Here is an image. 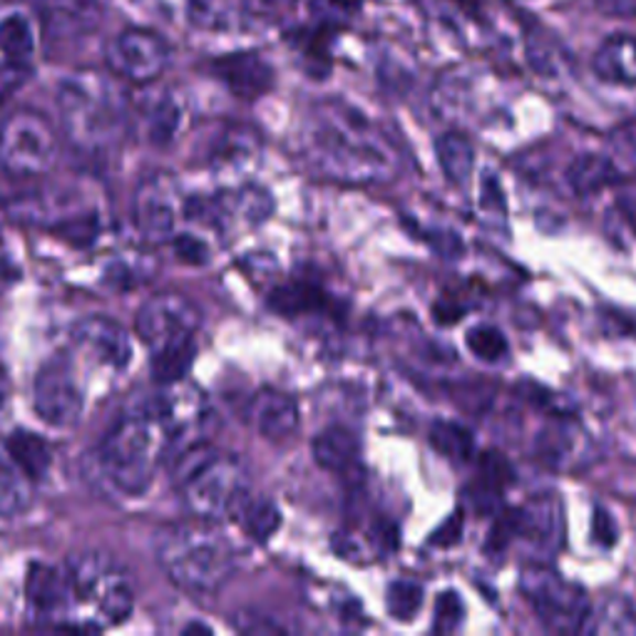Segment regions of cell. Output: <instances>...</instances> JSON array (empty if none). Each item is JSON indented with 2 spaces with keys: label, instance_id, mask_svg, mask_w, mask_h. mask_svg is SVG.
I'll return each mask as SVG.
<instances>
[{
  "label": "cell",
  "instance_id": "6da1fadb",
  "mask_svg": "<svg viewBox=\"0 0 636 636\" xmlns=\"http://www.w3.org/2000/svg\"><path fill=\"white\" fill-rule=\"evenodd\" d=\"M303 150L311 168L334 182H390L398 172V154L386 134L341 103H324L313 110Z\"/></svg>",
  "mask_w": 636,
  "mask_h": 636
},
{
  "label": "cell",
  "instance_id": "7a4b0ae2",
  "mask_svg": "<svg viewBox=\"0 0 636 636\" xmlns=\"http://www.w3.org/2000/svg\"><path fill=\"white\" fill-rule=\"evenodd\" d=\"M154 557L177 590L194 596L222 592L237 570V554L222 527L194 515L154 532Z\"/></svg>",
  "mask_w": 636,
  "mask_h": 636
},
{
  "label": "cell",
  "instance_id": "3957f363",
  "mask_svg": "<svg viewBox=\"0 0 636 636\" xmlns=\"http://www.w3.org/2000/svg\"><path fill=\"white\" fill-rule=\"evenodd\" d=\"M172 475L184 507L214 522L237 520L251 497L249 473L241 460L204 440L172 460Z\"/></svg>",
  "mask_w": 636,
  "mask_h": 636
},
{
  "label": "cell",
  "instance_id": "277c9868",
  "mask_svg": "<svg viewBox=\"0 0 636 636\" xmlns=\"http://www.w3.org/2000/svg\"><path fill=\"white\" fill-rule=\"evenodd\" d=\"M57 107L71 140L85 152H103L127 127V97L110 77L75 73L57 87Z\"/></svg>",
  "mask_w": 636,
  "mask_h": 636
},
{
  "label": "cell",
  "instance_id": "5b68a950",
  "mask_svg": "<svg viewBox=\"0 0 636 636\" xmlns=\"http://www.w3.org/2000/svg\"><path fill=\"white\" fill-rule=\"evenodd\" d=\"M71 602L87 612V629L122 624L134 612V590L127 572L105 552H77L67 560Z\"/></svg>",
  "mask_w": 636,
  "mask_h": 636
},
{
  "label": "cell",
  "instance_id": "8992f818",
  "mask_svg": "<svg viewBox=\"0 0 636 636\" xmlns=\"http://www.w3.org/2000/svg\"><path fill=\"white\" fill-rule=\"evenodd\" d=\"M57 157L61 140L41 112L18 110L0 125V170L11 177H45Z\"/></svg>",
  "mask_w": 636,
  "mask_h": 636
},
{
  "label": "cell",
  "instance_id": "52a82bcc",
  "mask_svg": "<svg viewBox=\"0 0 636 636\" xmlns=\"http://www.w3.org/2000/svg\"><path fill=\"white\" fill-rule=\"evenodd\" d=\"M520 592L550 632L574 634L586 629L590 600L580 584L567 582L547 564H527L520 576Z\"/></svg>",
  "mask_w": 636,
  "mask_h": 636
},
{
  "label": "cell",
  "instance_id": "ba28073f",
  "mask_svg": "<svg viewBox=\"0 0 636 636\" xmlns=\"http://www.w3.org/2000/svg\"><path fill=\"white\" fill-rule=\"evenodd\" d=\"M184 197L172 174H150L137 184L132 197V222L140 237L150 244H170L184 219Z\"/></svg>",
  "mask_w": 636,
  "mask_h": 636
},
{
  "label": "cell",
  "instance_id": "9c48e42d",
  "mask_svg": "<svg viewBox=\"0 0 636 636\" xmlns=\"http://www.w3.org/2000/svg\"><path fill=\"white\" fill-rule=\"evenodd\" d=\"M172 61V47L162 35L142 28H127L105 47V63L120 80L150 85L162 77Z\"/></svg>",
  "mask_w": 636,
  "mask_h": 636
},
{
  "label": "cell",
  "instance_id": "30bf717a",
  "mask_svg": "<svg viewBox=\"0 0 636 636\" xmlns=\"http://www.w3.org/2000/svg\"><path fill=\"white\" fill-rule=\"evenodd\" d=\"M33 408L51 428H71L85 410V388L67 358H53L37 370L33 384Z\"/></svg>",
  "mask_w": 636,
  "mask_h": 636
},
{
  "label": "cell",
  "instance_id": "8fae6325",
  "mask_svg": "<svg viewBox=\"0 0 636 636\" xmlns=\"http://www.w3.org/2000/svg\"><path fill=\"white\" fill-rule=\"evenodd\" d=\"M202 316L197 306L184 297H154L137 311L134 334L150 351H160L170 344H180L197 336Z\"/></svg>",
  "mask_w": 636,
  "mask_h": 636
},
{
  "label": "cell",
  "instance_id": "7c38bea8",
  "mask_svg": "<svg viewBox=\"0 0 636 636\" xmlns=\"http://www.w3.org/2000/svg\"><path fill=\"white\" fill-rule=\"evenodd\" d=\"M73 356L83 364L120 374L132 360L130 334L107 316H87L73 326Z\"/></svg>",
  "mask_w": 636,
  "mask_h": 636
},
{
  "label": "cell",
  "instance_id": "4fadbf2b",
  "mask_svg": "<svg viewBox=\"0 0 636 636\" xmlns=\"http://www.w3.org/2000/svg\"><path fill=\"white\" fill-rule=\"evenodd\" d=\"M37 15L47 41L71 43L100 25L103 6L100 0H41Z\"/></svg>",
  "mask_w": 636,
  "mask_h": 636
},
{
  "label": "cell",
  "instance_id": "5bb4252c",
  "mask_svg": "<svg viewBox=\"0 0 636 636\" xmlns=\"http://www.w3.org/2000/svg\"><path fill=\"white\" fill-rule=\"evenodd\" d=\"M212 75L241 100H259L273 87V67L259 53H231L212 63Z\"/></svg>",
  "mask_w": 636,
  "mask_h": 636
},
{
  "label": "cell",
  "instance_id": "9a60e30c",
  "mask_svg": "<svg viewBox=\"0 0 636 636\" xmlns=\"http://www.w3.org/2000/svg\"><path fill=\"white\" fill-rule=\"evenodd\" d=\"M249 420L254 430H257L263 440L279 443V440H287L297 433L301 423V410L297 398L283 394V390L267 388L254 396Z\"/></svg>",
  "mask_w": 636,
  "mask_h": 636
},
{
  "label": "cell",
  "instance_id": "2e32d148",
  "mask_svg": "<svg viewBox=\"0 0 636 636\" xmlns=\"http://www.w3.org/2000/svg\"><path fill=\"white\" fill-rule=\"evenodd\" d=\"M25 596L35 614L41 616L61 614L67 602H71V580H67V570L63 572L53 564L33 562L28 567Z\"/></svg>",
  "mask_w": 636,
  "mask_h": 636
},
{
  "label": "cell",
  "instance_id": "e0dca14e",
  "mask_svg": "<svg viewBox=\"0 0 636 636\" xmlns=\"http://www.w3.org/2000/svg\"><path fill=\"white\" fill-rule=\"evenodd\" d=\"M564 520L562 505L554 497H537L530 505L520 507V532L517 537L537 542L545 552H557L562 547Z\"/></svg>",
  "mask_w": 636,
  "mask_h": 636
},
{
  "label": "cell",
  "instance_id": "ac0fdd59",
  "mask_svg": "<svg viewBox=\"0 0 636 636\" xmlns=\"http://www.w3.org/2000/svg\"><path fill=\"white\" fill-rule=\"evenodd\" d=\"M184 107L172 93H160L140 105V130L154 147L170 144L180 134Z\"/></svg>",
  "mask_w": 636,
  "mask_h": 636
},
{
  "label": "cell",
  "instance_id": "d6986e66",
  "mask_svg": "<svg viewBox=\"0 0 636 636\" xmlns=\"http://www.w3.org/2000/svg\"><path fill=\"white\" fill-rule=\"evenodd\" d=\"M259 157V137L247 127H229L224 130L209 154V164L222 174L247 172Z\"/></svg>",
  "mask_w": 636,
  "mask_h": 636
},
{
  "label": "cell",
  "instance_id": "ffe728a7",
  "mask_svg": "<svg viewBox=\"0 0 636 636\" xmlns=\"http://www.w3.org/2000/svg\"><path fill=\"white\" fill-rule=\"evenodd\" d=\"M313 460L331 473H346L358 463V438L344 425H331L313 438Z\"/></svg>",
  "mask_w": 636,
  "mask_h": 636
},
{
  "label": "cell",
  "instance_id": "44dd1931",
  "mask_svg": "<svg viewBox=\"0 0 636 636\" xmlns=\"http://www.w3.org/2000/svg\"><path fill=\"white\" fill-rule=\"evenodd\" d=\"M594 73L606 83L636 85V37L614 35L594 57Z\"/></svg>",
  "mask_w": 636,
  "mask_h": 636
},
{
  "label": "cell",
  "instance_id": "7402d4cb",
  "mask_svg": "<svg viewBox=\"0 0 636 636\" xmlns=\"http://www.w3.org/2000/svg\"><path fill=\"white\" fill-rule=\"evenodd\" d=\"M619 177L622 174L616 170V164L602 154H580L576 160H572L570 168H567V184H570L572 192L580 194V197L600 194L619 182Z\"/></svg>",
  "mask_w": 636,
  "mask_h": 636
},
{
  "label": "cell",
  "instance_id": "603a6c76",
  "mask_svg": "<svg viewBox=\"0 0 636 636\" xmlns=\"http://www.w3.org/2000/svg\"><path fill=\"white\" fill-rule=\"evenodd\" d=\"M513 467L500 453H485L481 457V477L470 487L477 513H493L507 485H513Z\"/></svg>",
  "mask_w": 636,
  "mask_h": 636
},
{
  "label": "cell",
  "instance_id": "cb8c5ba5",
  "mask_svg": "<svg viewBox=\"0 0 636 636\" xmlns=\"http://www.w3.org/2000/svg\"><path fill=\"white\" fill-rule=\"evenodd\" d=\"M6 450L31 483L43 481V477L47 475V470H51L53 465L51 445L45 443V438L31 433V430H15V433L8 435Z\"/></svg>",
  "mask_w": 636,
  "mask_h": 636
},
{
  "label": "cell",
  "instance_id": "d4e9b609",
  "mask_svg": "<svg viewBox=\"0 0 636 636\" xmlns=\"http://www.w3.org/2000/svg\"><path fill=\"white\" fill-rule=\"evenodd\" d=\"M328 306V297L316 283L293 281L281 283V287L269 293V309L279 316H306V313H319Z\"/></svg>",
  "mask_w": 636,
  "mask_h": 636
},
{
  "label": "cell",
  "instance_id": "484cf974",
  "mask_svg": "<svg viewBox=\"0 0 636 636\" xmlns=\"http://www.w3.org/2000/svg\"><path fill=\"white\" fill-rule=\"evenodd\" d=\"M28 507H31V481L8 455V450H0V517L23 515Z\"/></svg>",
  "mask_w": 636,
  "mask_h": 636
},
{
  "label": "cell",
  "instance_id": "4316f807",
  "mask_svg": "<svg viewBox=\"0 0 636 636\" xmlns=\"http://www.w3.org/2000/svg\"><path fill=\"white\" fill-rule=\"evenodd\" d=\"M197 356V338L180 341V344H170L160 351H152V378L160 386L182 384L187 378L190 368Z\"/></svg>",
  "mask_w": 636,
  "mask_h": 636
},
{
  "label": "cell",
  "instance_id": "83f0119b",
  "mask_svg": "<svg viewBox=\"0 0 636 636\" xmlns=\"http://www.w3.org/2000/svg\"><path fill=\"white\" fill-rule=\"evenodd\" d=\"M440 170L445 172V177L453 184H465L473 174L475 168V150L473 142L467 140L465 134L448 132L438 140L435 144Z\"/></svg>",
  "mask_w": 636,
  "mask_h": 636
},
{
  "label": "cell",
  "instance_id": "f1b7e54d",
  "mask_svg": "<svg viewBox=\"0 0 636 636\" xmlns=\"http://www.w3.org/2000/svg\"><path fill=\"white\" fill-rule=\"evenodd\" d=\"M237 522L241 525V530L247 532L254 542H269L273 535L279 532L281 527V510L279 505L269 500V497H249L247 503L237 515Z\"/></svg>",
  "mask_w": 636,
  "mask_h": 636
},
{
  "label": "cell",
  "instance_id": "f546056e",
  "mask_svg": "<svg viewBox=\"0 0 636 636\" xmlns=\"http://www.w3.org/2000/svg\"><path fill=\"white\" fill-rule=\"evenodd\" d=\"M35 53V31L31 18L25 13H6L0 18V55L8 61L28 63Z\"/></svg>",
  "mask_w": 636,
  "mask_h": 636
},
{
  "label": "cell",
  "instance_id": "4dcf8cb0",
  "mask_svg": "<svg viewBox=\"0 0 636 636\" xmlns=\"http://www.w3.org/2000/svg\"><path fill=\"white\" fill-rule=\"evenodd\" d=\"M430 445H433L440 455L450 460H460L467 463L475 455V440L473 433L460 423H450V420H438L430 428Z\"/></svg>",
  "mask_w": 636,
  "mask_h": 636
},
{
  "label": "cell",
  "instance_id": "1f68e13d",
  "mask_svg": "<svg viewBox=\"0 0 636 636\" xmlns=\"http://www.w3.org/2000/svg\"><path fill=\"white\" fill-rule=\"evenodd\" d=\"M187 21L200 31L222 33L234 25L231 0H184Z\"/></svg>",
  "mask_w": 636,
  "mask_h": 636
},
{
  "label": "cell",
  "instance_id": "d6a6232c",
  "mask_svg": "<svg viewBox=\"0 0 636 636\" xmlns=\"http://www.w3.org/2000/svg\"><path fill=\"white\" fill-rule=\"evenodd\" d=\"M423 606V586L410 580L390 582L386 592V610L396 622H410Z\"/></svg>",
  "mask_w": 636,
  "mask_h": 636
},
{
  "label": "cell",
  "instance_id": "836d02e7",
  "mask_svg": "<svg viewBox=\"0 0 636 636\" xmlns=\"http://www.w3.org/2000/svg\"><path fill=\"white\" fill-rule=\"evenodd\" d=\"M467 348L483 360H500L507 354V341L493 326H477L467 334Z\"/></svg>",
  "mask_w": 636,
  "mask_h": 636
},
{
  "label": "cell",
  "instance_id": "e575fe53",
  "mask_svg": "<svg viewBox=\"0 0 636 636\" xmlns=\"http://www.w3.org/2000/svg\"><path fill=\"white\" fill-rule=\"evenodd\" d=\"M520 532V510H505L497 515L495 525L491 527V535H487V542H485V552L495 557V554H503L510 542Z\"/></svg>",
  "mask_w": 636,
  "mask_h": 636
},
{
  "label": "cell",
  "instance_id": "d590c367",
  "mask_svg": "<svg viewBox=\"0 0 636 636\" xmlns=\"http://www.w3.org/2000/svg\"><path fill=\"white\" fill-rule=\"evenodd\" d=\"M465 619V604L460 600L457 592H443L435 602V624L433 629L440 634L455 632L463 626Z\"/></svg>",
  "mask_w": 636,
  "mask_h": 636
},
{
  "label": "cell",
  "instance_id": "8d00e7d4",
  "mask_svg": "<svg viewBox=\"0 0 636 636\" xmlns=\"http://www.w3.org/2000/svg\"><path fill=\"white\" fill-rule=\"evenodd\" d=\"M172 249H174V257L184 263H192V267H202V263H207L212 257V249L209 244L204 241L200 234L194 231H177L172 239Z\"/></svg>",
  "mask_w": 636,
  "mask_h": 636
},
{
  "label": "cell",
  "instance_id": "74e56055",
  "mask_svg": "<svg viewBox=\"0 0 636 636\" xmlns=\"http://www.w3.org/2000/svg\"><path fill=\"white\" fill-rule=\"evenodd\" d=\"M634 632L636 629V619L629 602H624L616 596V600H610L602 612V624H594V632Z\"/></svg>",
  "mask_w": 636,
  "mask_h": 636
},
{
  "label": "cell",
  "instance_id": "f35d334b",
  "mask_svg": "<svg viewBox=\"0 0 636 636\" xmlns=\"http://www.w3.org/2000/svg\"><path fill=\"white\" fill-rule=\"evenodd\" d=\"M28 75H31V67H28V63L8 61L6 57V61L0 63V100L15 93L18 87L28 80Z\"/></svg>",
  "mask_w": 636,
  "mask_h": 636
},
{
  "label": "cell",
  "instance_id": "ab89813d",
  "mask_svg": "<svg viewBox=\"0 0 636 636\" xmlns=\"http://www.w3.org/2000/svg\"><path fill=\"white\" fill-rule=\"evenodd\" d=\"M592 540L604 547V550H610V547L616 545V525L610 517V513L604 510V507H596L594 517H592Z\"/></svg>",
  "mask_w": 636,
  "mask_h": 636
},
{
  "label": "cell",
  "instance_id": "60d3db41",
  "mask_svg": "<svg viewBox=\"0 0 636 636\" xmlns=\"http://www.w3.org/2000/svg\"><path fill=\"white\" fill-rule=\"evenodd\" d=\"M463 525H465V517L463 513H453L448 517V520L438 527V530L433 532V537H430V545H435V547H453L460 542V537H463Z\"/></svg>",
  "mask_w": 636,
  "mask_h": 636
},
{
  "label": "cell",
  "instance_id": "b9f144b4",
  "mask_svg": "<svg viewBox=\"0 0 636 636\" xmlns=\"http://www.w3.org/2000/svg\"><path fill=\"white\" fill-rule=\"evenodd\" d=\"M433 316H435V321H438L440 326H453V324H457L460 319L465 316V309L457 306L455 301L443 299V301H438L435 306H433Z\"/></svg>",
  "mask_w": 636,
  "mask_h": 636
},
{
  "label": "cell",
  "instance_id": "7bdbcfd3",
  "mask_svg": "<svg viewBox=\"0 0 636 636\" xmlns=\"http://www.w3.org/2000/svg\"><path fill=\"white\" fill-rule=\"evenodd\" d=\"M604 15L636 18V0H594Z\"/></svg>",
  "mask_w": 636,
  "mask_h": 636
},
{
  "label": "cell",
  "instance_id": "ee69618b",
  "mask_svg": "<svg viewBox=\"0 0 636 636\" xmlns=\"http://www.w3.org/2000/svg\"><path fill=\"white\" fill-rule=\"evenodd\" d=\"M619 209H622V214L626 217V222H629L632 227L636 229V187L622 192V197H619Z\"/></svg>",
  "mask_w": 636,
  "mask_h": 636
},
{
  "label": "cell",
  "instance_id": "f6af8a7d",
  "mask_svg": "<svg viewBox=\"0 0 636 636\" xmlns=\"http://www.w3.org/2000/svg\"><path fill=\"white\" fill-rule=\"evenodd\" d=\"M483 200L485 204H493V207H505V202H503V192H500V184H497L495 177H487L485 184H483Z\"/></svg>",
  "mask_w": 636,
  "mask_h": 636
},
{
  "label": "cell",
  "instance_id": "bcb514c9",
  "mask_svg": "<svg viewBox=\"0 0 636 636\" xmlns=\"http://www.w3.org/2000/svg\"><path fill=\"white\" fill-rule=\"evenodd\" d=\"M331 3H334L338 11H356V8L364 3V0H331Z\"/></svg>",
  "mask_w": 636,
  "mask_h": 636
},
{
  "label": "cell",
  "instance_id": "7dc6e473",
  "mask_svg": "<svg viewBox=\"0 0 636 636\" xmlns=\"http://www.w3.org/2000/svg\"><path fill=\"white\" fill-rule=\"evenodd\" d=\"M455 3H457L460 8H465L467 13H475L477 8H481V0H455Z\"/></svg>",
  "mask_w": 636,
  "mask_h": 636
},
{
  "label": "cell",
  "instance_id": "c3c4849f",
  "mask_svg": "<svg viewBox=\"0 0 636 636\" xmlns=\"http://www.w3.org/2000/svg\"><path fill=\"white\" fill-rule=\"evenodd\" d=\"M261 3L269 8H287V6H293V0H261Z\"/></svg>",
  "mask_w": 636,
  "mask_h": 636
}]
</instances>
